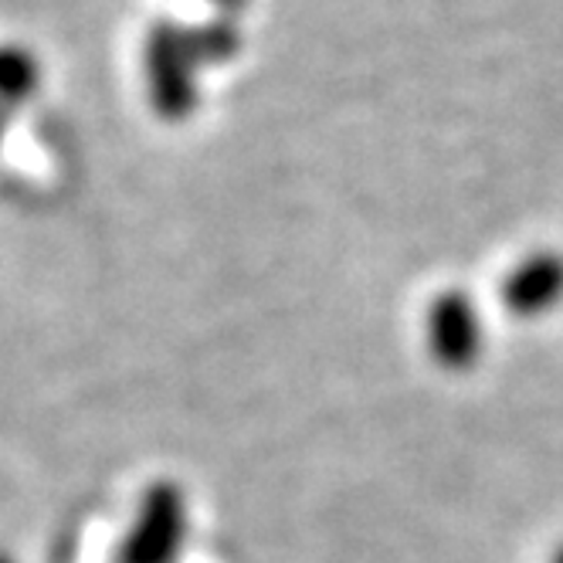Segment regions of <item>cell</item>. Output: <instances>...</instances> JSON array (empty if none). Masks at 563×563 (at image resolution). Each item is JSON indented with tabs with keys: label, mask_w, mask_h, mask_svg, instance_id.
<instances>
[{
	"label": "cell",
	"mask_w": 563,
	"mask_h": 563,
	"mask_svg": "<svg viewBox=\"0 0 563 563\" xmlns=\"http://www.w3.org/2000/svg\"><path fill=\"white\" fill-rule=\"evenodd\" d=\"M428 336L441 364H465L468 356H475L482 340L475 309H468V302H462L459 296H441L428 319Z\"/></svg>",
	"instance_id": "6da1fadb"
},
{
	"label": "cell",
	"mask_w": 563,
	"mask_h": 563,
	"mask_svg": "<svg viewBox=\"0 0 563 563\" xmlns=\"http://www.w3.org/2000/svg\"><path fill=\"white\" fill-rule=\"evenodd\" d=\"M563 296V262L556 255H533L506 278V302L516 316H540Z\"/></svg>",
	"instance_id": "7a4b0ae2"
},
{
	"label": "cell",
	"mask_w": 563,
	"mask_h": 563,
	"mask_svg": "<svg viewBox=\"0 0 563 563\" xmlns=\"http://www.w3.org/2000/svg\"><path fill=\"white\" fill-rule=\"evenodd\" d=\"M34 86V68L18 48L0 52V99H21Z\"/></svg>",
	"instance_id": "3957f363"
},
{
	"label": "cell",
	"mask_w": 563,
	"mask_h": 563,
	"mask_svg": "<svg viewBox=\"0 0 563 563\" xmlns=\"http://www.w3.org/2000/svg\"><path fill=\"white\" fill-rule=\"evenodd\" d=\"M553 563H563V550H560V553H556V560H553Z\"/></svg>",
	"instance_id": "277c9868"
},
{
	"label": "cell",
	"mask_w": 563,
	"mask_h": 563,
	"mask_svg": "<svg viewBox=\"0 0 563 563\" xmlns=\"http://www.w3.org/2000/svg\"><path fill=\"white\" fill-rule=\"evenodd\" d=\"M0 563H8V560H0Z\"/></svg>",
	"instance_id": "5b68a950"
}]
</instances>
